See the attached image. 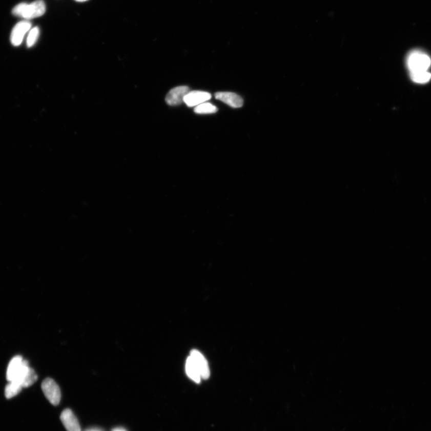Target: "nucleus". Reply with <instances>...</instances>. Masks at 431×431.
<instances>
[{"mask_svg":"<svg viewBox=\"0 0 431 431\" xmlns=\"http://www.w3.org/2000/svg\"><path fill=\"white\" fill-rule=\"evenodd\" d=\"M39 35V29L35 27L32 29L28 35L27 44L28 48L32 47L36 42Z\"/></svg>","mask_w":431,"mask_h":431,"instance_id":"2eb2a0df","label":"nucleus"},{"mask_svg":"<svg viewBox=\"0 0 431 431\" xmlns=\"http://www.w3.org/2000/svg\"><path fill=\"white\" fill-rule=\"evenodd\" d=\"M407 63L411 72L427 71L431 65V59L425 53L416 51L408 55Z\"/></svg>","mask_w":431,"mask_h":431,"instance_id":"7ed1b4c3","label":"nucleus"},{"mask_svg":"<svg viewBox=\"0 0 431 431\" xmlns=\"http://www.w3.org/2000/svg\"><path fill=\"white\" fill-rule=\"evenodd\" d=\"M215 98L233 108H240L243 105V99L240 96L233 92H217L215 94Z\"/></svg>","mask_w":431,"mask_h":431,"instance_id":"9d476101","label":"nucleus"},{"mask_svg":"<svg viewBox=\"0 0 431 431\" xmlns=\"http://www.w3.org/2000/svg\"><path fill=\"white\" fill-rule=\"evenodd\" d=\"M77 2H83L85 1H87V0H76Z\"/></svg>","mask_w":431,"mask_h":431,"instance_id":"f3484780","label":"nucleus"},{"mask_svg":"<svg viewBox=\"0 0 431 431\" xmlns=\"http://www.w3.org/2000/svg\"><path fill=\"white\" fill-rule=\"evenodd\" d=\"M189 92H190V88L187 86L174 88L167 95L166 102L170 106L179 105L184 102V98Z\"/></svg>","mask_w":431,"mask_h":431,"instance_id":"423d86ee","label":"nucleus"},{"mask_svg":"<svg viewBox=\"0 0 431 431\" xmlns=\"http://www.w3.org/2000/svg\"><path fill=\"white\" fill-rule=\"evenodd\" d=\"M190 358L193 361L196 366L200 374L201 379H208L210 375V368L208 361L204 356L197 350L191 352Z\"/></svg>","mask_w":431,"mask_h":431,"instance_id":"39448f33","label":"nucleus"},{"mask_svg":"<svg viewBox=\"0 0 431 431\" xmlns=\"http://www.w3.org/2000/svg\"><path fill=\"white\" fill-rule=\"evenodd\" d=\"M23 387L19 384L11 382L6 386L5 389V395L7 398L10 399L16 396L20 393Z\"/></svg>","mask_w":431,"mask_h":431,"instance_id":"4468645a","label":"nucleus"},{"mask_svg":"<svg viewBox=\"0 0 431 431\" xmlns=\"http://www.w3.org/2000/svg\"><path fill=\"white\" fill-rule=\"evenodd\" d=\"M211 98L212 95L209 92L200 91H190L185 96L184 102L188 107L191 108V107H196L201 105L209 100Z\"/></svg>","mask_w":431,"mask_h":431,"instance_id":"0eeeda50","label":"nucleus"},{"mask_svg":"<svg viewBox=\"0 0 431 431\" xmlns=\"http://www.w3.org/2000/svg\"><path fill=\"white\" fill-rule=\"evenodd\" d=\"M185 369H186L188 376L191 380L196 383H200L202 379L200 374H199L197 366H195L194 362L192 360L190 356H189L187 359Z\"/></svg>","mask_w":431,"mask_h":431,"instance_id":"9b49d317","label":"nucleus"},{"mask_svg":"<svg viewBox=\"0 0 431 431\" xmlns=\"http://www.w3.org/2000/svg\"><path fill=\"white\" fill-rule=\"evenodd\" d=\"M113 431H126V430L122 429V428H116L115 429H113Z\"/></svg>","mask_w":431,"mask_h":431,"instance_id":"dca6fc26","label":"nucleus"},{"mask_svg":"<svg viewBox=\"0 0 431 431\" xmlns=\"http://www.w3.org/2000/svg\"><path fill=\"white\" fill-rule=\"evenodd\" d=\"M33 370L30 367L28 362L24 360L22 356H16L9 363L7 370V380L10 382L18 383L24 387L28 376L32 372L31 370Z\"/></svg>","mask_w":431,"mask_h":431,"instance_id":"f257e3e1","label":"nucleus"},{"mask_svg":"<svg viewBox=\"0 0 431 431\" xmlns=\"http://www.w3.org/2000/svg\"><path fill=\"white\" fill-rule=\"evenodd\" d=\"M60 419L67 431H81L79 421L70 409H64L60 415Z\"/></svg>","mask_w":431,"mask_h":431,"instance_id":"6e6552de","label":"nucleus"},{"mask_svg":"<svg viewBox=\"0 0 431 431\" xmlns=\"http://www.w3.org/2000/svg\"><path fill=\"white\" fill-rule=\"evenodd\" d=\"M31 25L28 21H22L16 25L11 34L12 44L17 46L22 44L25 35L30 30Z\"/></svg>","mask_w":431,"mask_h":431,"instance_id":"1a4fd4ad","label":"nucleus"},{"mask_svg":"<svg viewBox=\"0 0 431 431\" xmlns=\"http://www.w3.org/2000/svg\"><path fill=\"white\" fill-rule=\"evenodd\" d=\"M46 6L42 0H37L31 4L20 3L13 9V15L22 18L31 19L44 15Z\"/></svg>","mask_w":431,"mask_h":431,"instance_id":"f03ea898","label":"nucleus"},{"mask_svg":"<svg viewBox=\"0 0 431 431\" xmlns=\"http://www.w3.org/2000/svg\"><path fill=\"white\" fill-rule=\"evenodd\" d=\"M42 389L46 398L52 405L56 406L59 404L61 393L54 380L46 378L42 383Z\"/></svg>","mask_w":431,"mask_h":431,"instance_id":"20e7f679","label":"nucleus"},{"mask_svg":"<svg viewBox=\"0 0 431 431\" xmlns=\"http://www.w3.org/2000/svg\"><path fill=\"white\" fill-rule=\"evenodd\" d=\"M411 79L417 84H423L428 83L431 79V74L428 71H419L411 72Z\"/></svg>","mask_w":431,"mask_h":431,"instance_id":"f8f14e48","label":"nucleus"},{"mask_svg":"<svg viewBox=\"0 0 431 431\" xmlns=\"http://www.w3.org/2000/svg\"><path fill=\"white\" fill-rule=\"evenodd\" d=\"M194 112L197 114H213L218 112V108L211 103L204 102L196 106Z\"/></svg>","mask_w":431,"mask_h":431,"instance_id":"ddd939ff","label":"nucleus"}]
</instances>
